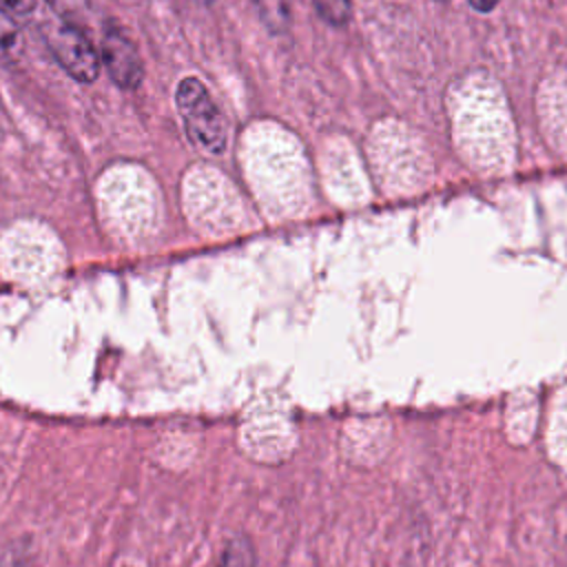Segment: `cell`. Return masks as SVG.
<instances>
[{"label":"cell","instance_id":"obj_10","mask_svg":"<svg viewBox=\"0 0 567 567\" xmlns=\"http://www.w3.org/2000/svg\"><path fill=\"white\" fill-rule=\"evenodd\" d=\"M439 2H447V0H439Z\"/></svg>","mask_w":567,"mask_h":567},{"label":"cell","instance_id":"obj_9","mask_svg":"<svg viewBox=\"0 0 567 567\" xmlns=\"http://www.w3.org/2000/svg\"><path fill=\"white\" fill-rule=\"evenodd\" d=\"M470 2V7L474 9V11H478V13H489L496 4H498V0H467Z\"/></svg>","mask_w":567,"mask_h":567},{"label":"cell","instance_id":"obj_4","mask_svg":"<svg viewBox=\"0 0 567 567\" xmlns=\"http://www.w3.org/2000/svg\"><path fill=\"white\" fill-rule=\"evenodd\" d=\"M24 55V38L13 20L2 7H0V64L2 66H16Z\"/></svg>","mask_w":567,"mask_h":567},{"label":"cell","instance_id":"obj_5","mask_svg":"<svg viewBox=\"0 0 567 567\" xmlns=\"http://www.w3.org/2000/svg\"><path fill=\"white\" fill-rule=\"evenodd\" d=\"M215 567H257V558H255V549H252V543L246 538V536H235L230 538L219 558H217V565Z\"/></svg>","mask_w":567,"mask_h":567},{"label":"cell","instance_id":"obj_2","mask_svg":"<svg viewBox=\"0 0 567 567\" xmlns=\"http://www.w3.org/2000/svg\"><path fill=\"white\" fill-rule=\"evenodd\" d=\"M42 38L53 53L55 62L80 84H91L100 75V51L93 47L89 35L82 31V27L60 18L53 13V18L42 22Z\"/></svg>","mask_w":567,"mask_h":567},{"label":"cell","instance_id":"obj_6","mask_svg":"<svg viewBox=\"0 0 567 567\" xmlns=\"http://www.w3.org/2000/svg\"><path fill=\"white\" fill-rule=\"evenodd\" d=\"M312 7L330 27H346L352 16V0H312Z\"/></svg>","mask_w":567,"mask_h":567},{"label":"cell","instance_id":"obj_8","mask_svg":"<svg viewBox=\"0 0 567 567\" xmlns=\"http://www.w3.org/2000/svg\"><path fill=\"white\" fill-rule=\"evenodd\" d=\"M0 7L13 18H29L35 11L38 0H0Z\"/></svg>","mask_w":567,"mask_h":567},{"label":"cell","instance_id":"obj_3","mask_svg":"<svg viewBox=\"0 0 567 567\" xmlns=\"http://www.w3.org/2000/svg\"><path fill=\"white\" fill-rule=\"evenodd\" d=\"M100 62L111 82L122 91H135L144 80V62L135 42L117 27L104 29L100 44Z\"/></svg>","mask_w":567,"mask_h":567},{"label":"cell","instance_id":"obj_1","mask_svg":"<svg viewBox=\"0 0 567 567\" xmlns=\"http://www.w3.org/2000/svg\"><path fill=\"white\" fill-rule=\"evenodd\" d=\"M175 106L184 131L195 148L206 155H221L228 146V122L204 82L195 75L184 78L175 91Z\"/></svg>","mask_w":567,"mask_h":567},{"label":"cell","instance_id":"obj_7","mask_svg":"<svg viewBox=\"0 0 567 567\" xmlns=\"http://www.w3.org/2000/svg\"><path fill=\"white\" fill-rule=\"evenodd\" d=\"M55 16L78 24L89 13V0H47ZM80 27V24H78Z\"/></svg>","mask_w":567,"mask_h":567}]
</instances>
